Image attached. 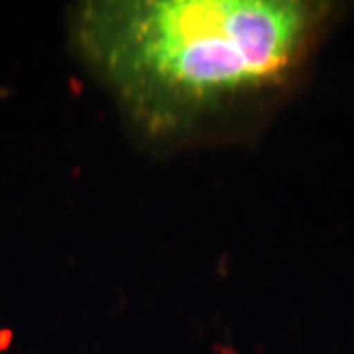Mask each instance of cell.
<instances>
[{"mask_svg": "<svg viewBox=\"0 0 354 354\" xmlns=\"http://www.w3.org/2000/svg\"><path fill=\"white\" fill-rule=\"evenodd\" d=\"M337 6L313 0H88L71 38L134 124L156 136L290 87Z\"/></svg>", "mask_w": 354, "mask_h": 354, "instance_id": "6da1fadb", "label": "cell"}]
</instances>
